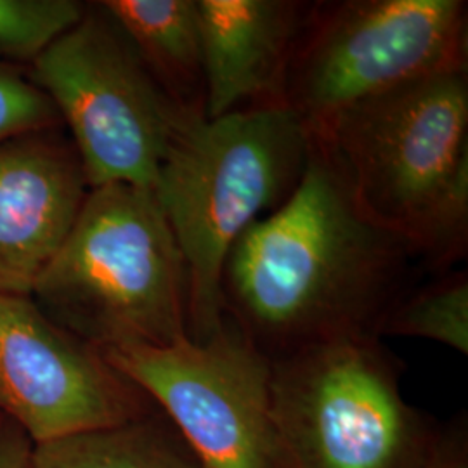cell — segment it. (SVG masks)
Here are the masks:
<instances>
[{"instance_id":"4fadbf2b","label":"cell","mask_w":468,"mask_h":468,"mask_svg":"<svg viewBox=\"0 0 468 468\" xmlns=\"http://www.w3.org/2000/svg\"><path fill=\"white\" fill-rule=\"evenodd\" d=\"M30 468H203L174 429L156 420H133L115 427L35 444Z\"/></svg>"},{"instance_id":"30bf717a","label":"cell","mask_w":468,"mask_h":468,"mask_svg":"<svg viewBox=\"0 0 468 468\" xmlns=\"http://www.w3.org/2000/svg\"><path fill=\"white\" fill-rule=\"evenodd\" d=\"M89 191L77 151L35 134L0 143V295H32Z\"/></svg>"},{"instance_id":"e0dca14e","label":"cell","mask_w":468,"mask_h":468,"mask_svg":"<svg viewBox=\"0 0 468 468\" xmlns=\"http://www.w3.org/2000/svg\"><path fill=\"white\" fill-rule=\"evenodd\" d=\"M420 468H468L467 421L458 419L444 425L434 452Z\"/></svg>"},{"instance_id":"8992f818","label":"cell","mask_w":468,"mask_h":468,"mask_svg":"<svg viewBox=\"0 0 468 468\" xmlns=\"http://www.w3.org/2000/svg\"><path fill=\"white\" fill-rule=\"evenodd\" d=\"M467 2L313 4L284 77V106L309 135L352 106L467 69Z\"/></svg>"},{"instance_id":"5b68a950","label":"cell","mask_w":468,"mask_h":468,"mask_svg":"<svg viewBox=\"0 0 468 468\" xmlns=\"http://www.w3.org/2000/svg\"><path fill=\"white\" fill-rule=\"evenodd\" d=\"M272 411L290 468H420L444 425L404 399L401 361L375 335L271 361Z\"/></svg>"},{"instance_id":"ac0fdd59","label":"cell","mask_w":468,"mask_h":468,"mask_svg":"<svg viewBox=\"0 0 468 468\" xmlns=\"http://www.w3.org/2000/svg\"><path fill=\"white\" fill-rule=\"evenodd\" d=\"M34 444L15 423L0 427V468H30Z\"/></svg>"},{"instance_id":"9c48e42d","label":"cell","mask_w":468,"mask_h":468,"mask_svg":"<svg viewBox=\"0 0 468 468\" xmlns=\"http://www.w3.org/2000/svg\"><path fill=\"white\" fill-rule=\"evenodd\" d=\"M143 398L32 297L0 295V410L34 446L144 419Z\"/></svg>"},{"instance_id":"ba28073f","label":"cell","mask_w":468,"mask_h":468,"mask_svg":"<svg viewBox=\"0 0 468 468\" xmlns=\"http://www.w3.org/2000/svg\"><path fill=\"white\" fill-rule=\"evenodd\" d=\"M154 402L203 468H290L272 411V367L224 318L201 342L101 349Z\"/></svg>"},{"instance_id":"2e32d148","label":"cell","mask_w":468,"mask_h":468,"mask_svg":"<svg viewBox=\"0 0 468 468\" xmlns=\"http://www.w3.org/2000/svg\"><path fill=\"white\" fill-rule=\"evenodd\" d=\"M58 117L54 104L32 80L0 61V143L48 129Z\"/></svg>"},{"instance_id":"277c9868","label":"cell","mask_w":468,"mask_h":468,"mask_svg":"<svg viewBox=\"0 0 468 468\" xmlns=\"http://www.w3.org/2000/svg\"><path fill=\"white\" fill-rule=\"evenodd\" d=\"M30 297L98 351L189 336L185 257L150 187L90 189Z\"/></svg>"},{"instance_id":"3957f363","label":"cell","mask_w":468,"mask_h":468,"mask_svg":"<svg viewBox=\"0 0 468 468\" xmlns=\"http://www.w3.org/2000/svg\"><path fill=\"white\" fill-rule=\"evenodd\" d=\"M311 151L307 129L283 104L187 118L174 135L153 193L185 257L189 338L222 326L229 251L295 191Z\"/></svg>"},{"instance_id":"7c38bea8","label":"cell","mask_w":468,"mask_h":468,"mask_svg":"<svg viewBox=\"0 0 468 468\" xmlns=\"http://www.w3.org/2000/svg\"><path fill=\"white\" fill-rule=\"evenodd\" d=\"M101 7L170 101L187 115L205 117L197 0H106Z\"/></svg>"},{"instance_id":"9a60e30c","label":"cell","mask_w":468,"mask_h":468,"mask_svg":"<svg viewBox=\"0 0 468 468\" xmlns=\"http://www.w3.org/2000/svg\"><path fill=\"white\" fill-rule=\"evenodd\" d=\"M84 15L73 0H0V54L35 61Z\"/></svg>"},{"instance_id":"52a82bcc","label":"cell","mask_w":468,"mask_h":468,"mask_svg":"<svg viewBox=\"0 0 468 468\" xmlns=\"http://www.w3.org/2000/svg\"><path fill=\"white\" fill-rule=\"evenodd\" d=\"M34 61V82L67 120L90 189H153L168 146L187 115L151 77L102 7Z\"/></svg>"},{"instance_id":"8fae6325","label":"cell","mask_w":468,"mask_h":468,"mask_svg":"<svg viewBox=\"0 0 468 468\" xmlns=\"http://www.w3.org/2000/svg\"><path fill=\"white\" fill-rule=\"evenodd\" d=\"M313 4L197 0L205 118L283 104L284 77Z\"/></svg>"},{"instance_id":"6da1fadb","label":"cell","mask_w":468,"mask_h":468,"mask_svg":"<svg viewBox=\"0 0 468 468\" xmlns=\"http://www.w3.org/2000/svg\"><path fill=\"white\" fill-rule=\"evenodd\" d=\"M311 144L295 191L239 236L222 271L224 316L271 361L338 336H377L419 259Z\"/></svg>"},{"instance_id":"7a4b0ae2","label":"cell","mask_w":468,"mask_h":468,"mask_svg":"<svg viewBox=\"0 0 468 468\" xmlns=\"http://www.w3.org/2000/svg\"><path fill=\"white\" fill-rule=\"evenodd\" d=\"M311 141L373 222L431 268L468 236V73H439L352 106Z\"/></svg>"},{"instance_id":"5bb4252c","label":"cell","mask_w":468,"mask_h":468,"mask_svg":"<svg viewBox=\"0 0 468 468\" xmlns=\"http://www.w3.org/2000/svg\"><path fill=\"white\" fill-rule=\"evenodd\" d=\"M375 334L423 338L467 356V272H442L432 283L406 290L385 311Z\"/></svg>"}]
</instances>
